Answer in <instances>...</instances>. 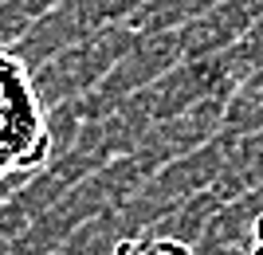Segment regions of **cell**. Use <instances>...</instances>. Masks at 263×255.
Instances as JSON below:
<instances>
[{"mask_svg":"<svg viewBox=\"0 0 263 255\" xmlns=\"http://www.w3.org/2000/svg\"><path fill=\"white\" fill-rule=\"evenodd\" d=\"M110 255H193V251L181 240H169V236H134V240H122ZM243 255H263V216L255 220Z\"/></svg>","mask_w":263,"mask_h":255,"instance_id":"obj_2","label":"cell"},{"mask_svg":"<svg viewBox=\"0 0 263 255\" xmlns=\"http://www.w3.org/2000/svg\"><path fill=\"white\" fill-rule=\"evenodd\" d=\"M51 157V122L20 55L0 47V189L40 173Z\"/></svg>","mask_w":263,"mask_h":255,"instance_id":"obj_1","label":"cell"}]
</instances>
